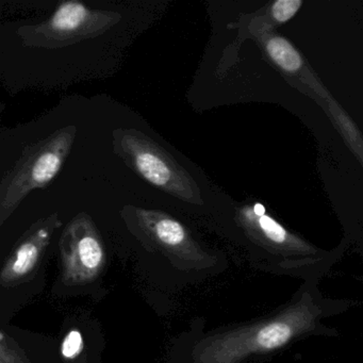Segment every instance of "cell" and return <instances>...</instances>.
<instances>
[{"mask_svg": "<svg viewBox=\"0 0 363 363\" xmlns=\"http://www.w3.org/2000/svg\"><path fill=\"white\" fill-rule=\"evenodd\" d=\"M311 314L306 309L293 310L279 318L239 331L214 342L210 356L216 363H231L250 352H269L288 343L298 331L309 325Z\"/></svg>", "mask_w": 363, "mask_h": 363, "instance_id": "6da1fadb", "label": "cell"}, {"mask_svg": "<svg viewBox=\"0 0 363 363\" xmlns=\"http://www.w3.org/2000/svg\"><path fill=\"white\" fill-rule=\"evenodd\" d=\"M128 148L138 171L150 184L164 189L175 186V172L162 155L140 142H129Z\"/></svg>", "mask_w": 363, "mask_h": 363, "instance_id": "7a4b0ae2", "label": "cell"}, {"mask_svg": "<svg viewBox=\"0 0 363 363\" xmlns=\"http://www.w3.org/2000/svg\"><path fill=\"white\" fill-rule=\"evenodd\" d=\"M65 152V145L58 143L50 146L37 157L30 167V184L33 188L46 186L56 177L62 167Z\"/></svg>", "mask_w": 363, "mask_h": 363, "instance_id": "3957f363", "label": "cell"}, {"mask_svg": "<svg viewBox=\"0 0 363 363\" xmlns=\"http://www.w3.org/2000/svg\"><path fill=\"white\" fill-rule=\"evenodd\" d=\"M88 14L86 6L77 1H67L55 12L50 21V26L54 30L61 33L77 30L86 22Z\"/></svg>", "mask_w": 363, "mask_h": 363, "instance_id": "277c9868", "label": "cell"}, {"mask_svg": "<svg viewBox=\"0 0 363 363\" xmlns=\"http://www.w3.org/2000/svg\"><path fill=\"white\" fill-rule=\"evenodd\" d=\"M267 50L276 65L288 73H295L303 65L301 55L281 37H274L267 43Z\"/></svg>", "mask_w": 363, "mask_h": 363, "instance_id": "5b68a950", "label": "cell"}, {"mask_svg": "<svg viewBox=\"0 0 363 363\" xmlns=\"http://www.w3.org/2000/svg\"><path fill=\"white\" fill-rule=\"evenodd\" d=\"M154 233L159 241L169 247L180 246L186 242V233L178 220L162 218L154 225Z\"/></svg>", "mask_w": 363, "mask_h": 363, "instance_id": "8992f818", "label": "cell"}, {"mask_svg": "<svg viewBox=\"0 0 363 363\" xmlns=\"http://www.w3.org/2000/svg\"><path fill=\"white\" fill-rule=\"evenodd\" d=\"M250 213V214H252ZM254 218L246 213V216L250 218H254L256 220L257 226L262 231L263 235L267 238L269 241L275 244H286L289 242V233H286V229L276 222L271 216H267V214H263L261 216H256L252 214Z\"/></svg>", "mask_w": 363, "mask_h": 363, "instance_id": "52a82bcc", "label": "cell"}, {"mask_svg": "<svg viewBox=\"0 0 363 363\" xmlns=\"http://www.w3.org/2000/svg\"><path fill=\"white\" fill-rule=\"evenodd\" d=\"M78 252L82 263L90 269H95L103 260V250L95 238L86 235L78 244Z\"/></svg>", "mask_w": 363, "mask_h": 363, "instance_id": "ba28073f", "label": "cell"}, {"mask_svg": "<svg viewBox=\"0 0 363 363\" xmlns=\"http://www.w3.org/2000/svg\"><path fill=\"white\" fill-rule=\"evenodd\" d=\"M38 252H39V250H38V246L35 242L23 244L18 248L16 260H14L13 265H12V272L18 276L28 273L35 267Z\"/></svg>", "mask_w": 363, "mask_h": 363, "instance_id": "9c48e42d", "label": "cell"}, {"mask_svg": "<svg viewBox=\"0 0 363 363\" xmlns=\"http://www.w3.org/2000/svg\"><path fill=\"white\" fill-rule=\"evenodd\" d=\"M301 4V0H278L272 7V14L277 22H288L297 13Z\"/></svg>", "mask_w": 363, "mask_h": 363, "instance_id": "30bf717a", "label": "cell"}, {"mask_svg": "<svg viewBox=\"0 0 363 363\" xmlns=\"http://www.w3.org/2000/svg\"><path fill=\"white\" fill-rule=\"evenodd\" d=\"M82 347V337L79 331L73 330L67 335L62 345V354L65 358L77 356Z\"/></svg>", "mask_w": 363, "mask_h": 363, "instance_id": "8fae6325", "label": "cell"}, {"mask_svg": "<svg viewBox=\"0 0 363 363\" xmlns=\"http://www.w3.org/2000/svg\"><path fill=\"white\" fill-rule=\"evenodd\" d=\"M252 214L256 216H261L265 214V208L261 203H256L252 209Z\"/></svg>", "mask_w": 363, "mask_h": 363, "instance_id": "7c38bea8", "label": "cell"}]
</instances>
